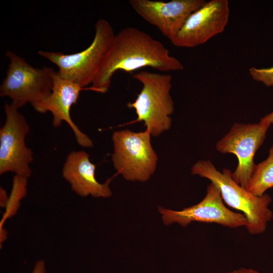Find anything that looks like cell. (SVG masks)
Wrapping results in <instances>:
<instances>
[{"mask_svg":"<svg viewBox=\"0 0 273 273\" xmlns=\"http://www.w3.org/2000/svg\"><path fill=\"white\" fill-rule=\"evenodd\" d=\"M143 85L135 101L127 106L135 110L138 116L134 122L143 121L153 136H158L169 129L174 111L170 92L172 76L168 74L141 71L133 76Z\"/></svg>","mask_w":273,"mask_h":273,"instance_id":"277c9868","label":"cell"},{"mask_svg":"<svg viewBox=\"0 0 273 273\" xmlns=\"http://www.w3.org/2000/svg\"><path fill=\"white\" fill-rule=\"evenodd\" d=\"M273 187V146L269 150L268 157L255 164L247 190L257 196Z\"/></svg>","mask_w":273,"mask_h":273,"instance_id":"5bb4252c","label":"cell"},{"mask_svg":"<svg viewBox=\"0 0 273 273\" xmlns=\"http://www.w3.org/2000/svg\"><path fill=\"white\" fill-rule=\"evenodd\" d=\"M46 263L44 260L39 259L34 264L31 273H46Z\"/></svg>","mask_w":273,"mask_h":273,"instance_id":"e0dca14e","label":"cell"},{"mask_svg":"<svg viewBox=\"0 0 273 273\" xmlns=\"http://www.w3.org/2000/svg\"><path fill=\"white\" fill-rule=\"evenodd\" d=\"M191 170L193 174L210 180L219 189L223 201L229 206L243 212L248 221L246 228L250 235H257L265 232L273 218L272 212L268 207L271 202L269 195H254L233 179L231 170L224 168L221 172L209 160L198 161Z\"/></svg>","mask_w":273,"mask_h":273,"instance_id":"7a4b0ae2","label":"cell"},{"mask_svg":"<svg viewBox=\"0 0 273 273\" xmlns=\"http://www.w3.org/2000/svg\"><path fill=\"white\" fill-rule=\"evenodd\" d=\"M249 72L254 80L266 86H273V66L263 68L252 67L249 68Z\"/></svg>","mask_w":273,"mask_h":273,"instance_id":"2e32d148","label":"cell"},{"mask_svg":"<svg viewBox=\"0 0 273 273\" xmlns=\"http://www.w3.org/2000/svg\"><path fill=\"white\" fill-rule=\"evenodd\" d=\"M18 109L12 103L5 104L6 119L0 129V174L11 172L28 178L33 161V152L25 143L30 127Z\"/></svg>","mask_w":273,"mask_h":273,"instance_id":"52a82bcc","label":"cell"},{"mask_svg":"<svg viewBox=\"0 0 273 273\" xmlns=\"http://www.w3.org/2000/svg\"><path fill=\"white\" fill-rule=\"evenodd\" d=\"M8 233L7 230L4 228V225H0V244L1 247L2 244L5 242L7 238Z\"/></svg>","mask_w":273,"mask_h":273,"instance_id":"44dd1931","label":"cell"},{"mask_svg":"<svg viewBox=\"0 0 273 273\" xmlns=\"http://www.w3.org/2000/svg\"><path fill=\"white\" fill-rule=\"evenodd\" d=\"M228 273H260L258 271L253 268L241 267L237 269L234 270Z\"/></svg>","mask_w":273,"mask_h":273,"instance_id":"d6986e66","label":"cell"},{"mask_svg":"<svg viewBox=\"0 0 273 273\" xmlns=\"http://www.w3.org/2000/svg\"><path fill=\"white\" fill-rule=\"evenodd\" d=\"M9 199V196L7 194L6 190L0 188V206L1 207L5 208Z\"/></svg>","mask_w":273,"mask_h":273,"instance_id":"ac0fdd59","label":"cell"},{"mask_svg":"<svg viewBox=\"0 0 273 273\" xmlns=\"http://www.w3.org/2000/svg\"><path fill=\"white\" fill-rule=\"evenodd\" d=\"M269 126L260 121L253 124L235 123L216 145L219 152L232 153L237 157L238 164L232 177L246 190L255 165V154L263 144Z\"/></svg>","mask_w":273,"mask_h":273,"instance_id":"ba28073f","label":"cell"},{"mask_svg":"<svg viewBox=\"0 0 273 273\" xmlns=\"http://www.w3.org/2000/svg\"><path fill=\"white\" fill-rule=\"evenodd\" d=\"M151 133L128 129L112 135L114 151L112 160L117 173L126 180L146 181L154 173L158 157L151 143Z\"/></svg>","mask_w":273,"mask_h":273,"instance_id":"8992f818","label":"cell"},{"mask_svg":"<svg viewBox=\"0 0 273 273\" xmlns=\"http://www.w3.org/2000/svg\"><path fill=\"white\" fill-rule=\"evenodd\" d=\"M260 122L269 125L273 124V111L262 118Z\"/></svg>","mask_w":273,"mask_h":273,"instance_id":"ffe728a7","label":"cell"},{"mask_svg":"<svg viewBox=\"0 0 273 273\" xmlns=\"http://www.w3.org/2000/svg\"><path fill=\"white\" fill-rule=\"evenodd\" d=\"M92 90L90 87H82L79 84L67 79L56 71L53 78V84L50 95L43 101L32 105L37 112L51 113L52 124L55 127L60 126L66 122L72 129L78 144L84 148H92L93 142L89 136L82 132L73 121L70 110L76 104L81 91Z\"/></svg>","mask_w":273,"mask_h":273,"instance_id":"7c38bea8","label":"cell"},{"mask_svg":"<svg viewBox=\"0 0 273 273\" xmlns=\"http://www.w3.org/2000/svg\"><path fill=\"white\" fill-rule=\"evenodd\" d=\"M27 178L18 175L13 176L12 189L0 221V225H4L8 219L16 214L21 206V200L27 194Z\"/></svg>","mask_w":273,"mask_h":273,"instance_id":"9a60e30c","label":"cell"},{"mask_svg":"<svg viewBox=\"0 0 273 273\" xmlns=\"http://www.w3.org/2000/svg\"><path fill=\"white\" fill-rule=\"evenodd\" d=\"M151 67L162 72L178 71L184 66L170 55L163 44L146 32L133 27H125L116 34L94 81L92 90L106 93L115 72H132Z\"/></svg>","mask_w":273,"mask_h":273,"instance_id":"6da1fadb","label":"cell"},{"mask_svg":"<svg viewBox=\"0 0 273 273\" xmlns=\"http://www.w3.org/2000/svg\"><path fill=\"white\" fill-rule=\"evenodd\" d=\"M133 10L144 20L156 27L170 41L188 17L202 6L204 0H130Z\"/></svg>","mask_w":273,"mask_h":273,"instance_id":"8fae6325","label":"cell"},{"mask_svg":"<svg viewBox=\"0 0 273 273\" xmlns=\"http://www.w3.org/2000/svg\"><path fill=\"white\" fill-rule=\"evenodd\" d=\"M10 62L0 86V96L9 98L20 108L46 99L51 94L56 71L52 68H36L13 52L6 51Z\"/></svg>","mask_w":273,"mask_h":273,"instance_id":"5b68a950","label":"cell"},{"mask_svg":"<svg viewBox=\"0 0 273 273\" xmlns=\"http://www.w3.org/2000/svg\"><path fill=\"white\" fill-rule=\"evenodd\" d=\"M158 211L165 225L177 223L186 227L193 221L216 223L233 229L248 225L243 213L234 212L225 206L220 190L212 183L207 186L206 196L199 203L181 210L158 207Z\"/></svg>","mask_w":273,"mask_h":273,"instance_id":"9c48e42d","label":"cell"},{"mask_svg":"<svg viewBox=\"0 0 273 273\" xmlns=\"http://www.w3.org/2000/svg\"><path fill=\"white\" fill-rule=\"evenodd\" d=\"M227 0H211L193 12L171 41L175 46L193 48L221 33L229 19Z\"/></svg>","mask_w":273,"mask_h":273,"instance_id":"30bf717a","label":"cell"},{"mask_svg":"<svg viewBox=\"0 0 273 273\" xmlns=\"http://www.w3.org/2000/svg\"><path fill=\"white\" fill-rule=\"evenodd\" d=\"M95 33L90 45L82 51L70 54L38 51L41 57L55 64L62 77L86 88L93 84L112 46L115 34L105 19L96 22Z\"/></svg>","mask_w":273,"mask_h":273,"instance_id":"3957f363","label":"cell"},{"mask_svg":"<svg viewBox=\"0 0 273 273\" xmlns=\"http://www.w3.org/2000/svg\"><path fill=\"white\" fill-rule=\"evenodd\" d=\"M89 157L84 151L71 152L62 167L63 177L70 184L71 190L80 197H110L112 193L109 187L110 180L104 184L97 180L96 165Z\"/></svg>","mask_w":273,"mask_h":273,"instance_id":"4fadbf2b","label":"cell"}]
</instances>
